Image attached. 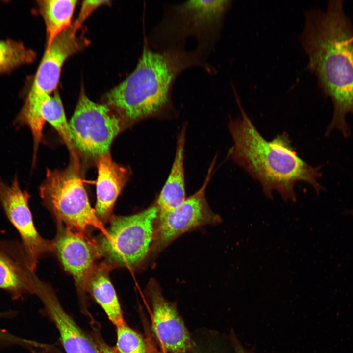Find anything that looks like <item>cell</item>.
Returning a JSON list of instances; mask_svg holds the SVG:
<instances>
[{"mask_svg":"<svg viewBox=\"0 0 353 353\" xmlns=\"http://www.w3.org/2000/svg\"><path fill=\"white\" fill-rule=\"evenodd\" d=\"M35 276L25 264L21 244L0 241V288L15 296L33 293Z\"/></svg>","mask_w":353,"mask_h":353,"instance_id":"obj_15","label":"cell"},{"mask_svg":"<svg viewBox=\"0 0 353 353\" xmlns=\"http://www.w3.org/2000/svg\"><path fill=\"white\" fill-rule=\"evenodd\" d=\"M113 268L105 262L97 264L87 285L89 291L116 326L123 323L122 309L109 272Z\"/></svg>","mask_w":353,"mask_h":353,"instance_id":"obj_17","label":"cell"},{"mask_svg":"<svg viewBox=\"0 0 353 353\" xmlns=\"http://www.w3.org/2000/svg\"><path fill=\"white\" fill-rule=\"evenodd\" d=\"M124 123L106 104L92 101L82 89L68 125L74 147L86 156L98 159L109 153L111 144Z\"/></svg>","mask_w":353,"mask_h":353,"instance_id":"obj_7","label":"cell"},{"mask_svg":"<svg viewBox=\"0 0 353 353\" xmlns=\"http://www.w3.org/2000/svg\"><path fill=\"white\" fill-rule=\"evenodd\" d=\"M233 337V345L235 353H250L236 338Z\"/></svg>","mask_w":353,"mask_h":353,"instance_id":"obj_24","label":"cell"},{"mask_svg":"<svg viewBox=\"0 0 353 353\" xmlns=\"http://www.w3.org/2000/svg\"><path fill=\"white\" fill-rule=\"evenodd\" d=\"M231 0H189L168 6L163 18L149 39L157 51L185 50L191 37L197 41L194 50L204 60L215 43Z\"/></svg>","mask_w":353,"mask_h":353,"instance_id":"obj_4","label":"cell"},{"mask_svg":"<svg viewBox=\"0 0 353 353\" xmlns=\"http://www.w3.org/2000/svg\"><path fill=\"white\" fill-rule=\"evenodd\" d=\"M108 0H85L83 2L78 16L73 25L78 30L83 23L98 7L109 4Z\"/></svg>","mask_w":353,"mask_h":353,"instance_id":"obj_22","label":"cell"},{"mask_svg":"<svg viewBox=\"0 0 353 353\" xmlns=\"http://www.w3.org/2000/svg\"><path fill=\"white\" fill-rule=\"evenodd\" d=\"M29 195L23 190L16 175L7 184L0 178V202L9 220L19 232L28 269L34 272L38 260L54 248V243L43 238L34 226L28 206Z\"/></svg>","mask_w":353,"mask_h":353,"instance_id":"obj_8","label":"cell"},{"mask_svg":"<svg viewBox=\"0 0 353 353\" xmlns=\"http://www.w3.org/2000/svg\"><path fill=\"white\" fill-rule=\"evenodd\" d=\"M241 116L231 119L228 127L233 142L229 152L233 161L261 184L269 199L277 191L286 202L296 200L294 187L304 182L317 195L324 190L319 179L322 165L313 167L299 157L286 133L266 140L257 130L242 106L234 91Z\"/></svg>","mask_w":353,"mask_h":353,"instance_id":"obj_2","label":"cell"},{"mask_svg":"<svg viewBox=\"0 0 353 353\" xmlns=\"http://www.w3.org/2000/svg\"><path fill=\"white\" fill-rule=\"evenodd\" d=\"M35 57V52L22 43L11 40H0V74L30 63Z\"/></svg>","mask_w":353,"mask_h":353,"instance_id":"obj_20","label":"cell"},{"mask_svg":"<svg viewBox=\"0 0 353 353\" xmlns=\"http://www.w3.org/2000/svg\"></svg>","mask_w":353,"mask_h":353,"instance_id":"obj_26","label":"cell"},{"mask_svg":"<svg viewBox=\"0 0 353 353\" xmlns=\"http://www.w3.org/2000/svg\"><path fill=\"white\" fill-rule=\"evenodd\" d=\"M33 294L41 300L54 323L66 353H101L98 345L65 311L51 288L37 277Z\"/></svg>","mask_w":353,"mask_h":353,"instance_id":"obj_13","label":"cell"},{"mask_svg":"<svg viewBox=\"0 0 353 353\" xmlns=\"http://www.w3.org/2000/svg\"><path fill=\"white\" fill-rule=\"evenodd\" d=\"M153 311V328L164 349L170 353H186L190 336L175 306L163 296L158 283L151 279L147 287Z\"/></svg>","mask_w":353,"mask_h":353,"instance_id":"obj_12","label":"cell"},{"mask_svg":"<svg viewBox=\"0 0 353 353\" xmlns=\"http://www.w3.org/2000/svg\"><path fill=\"white\" fill-rule=\"evenodd\" d=\"M116 327V351L118 353H147V345L142 336L125 322Z\"/></svg>","mask_w":353,"mask_h":353,"instance_id":"obj_21","label":"cell"},{"mask_svg":"<svg viewBox=\"0 0 353 353\" xmlns=\"http://www.w3.org/2000/svg\"><path fill=\"white\" fill-rule=\"evenodd\" d=\"M96 215L102 223L110 221L113 217L115 202L128 181L130 170L114 162L109 153L101 155L97 161Z\"/></svg>","mask_w":353,"mask_h":353,"instance_id":"obj_14","label":"cell"},{"mask_svg":"<svg viewBox=\"0 0 353 353\" xmlns=\"http://www.w3.org/2000/svg\"><path fill=\"white\" fill-rule=\"evenodd\" d=\"M345 213L351 215L353 216V209L346 211Z\"/></svg>","mask_w":353,"mask_h":353,"instance_id":"obj_25","label":"cell"},{"mask_svg":"<svg viewBox=\"0 0 353 353\" xmlns=\"http://www.w3.org/2000/svg\"><path fill=\"white\" fill-rule=\"evenodd\" d=\"M63 170H47L40 187L44 204L58 220L72 231L85 234L88 227L105 231L90 204L81 179L76 156Z\"/></svg>","mask_w":353,"mask_h":353,"instance_id":"obj_5","label":"cell"},{"mask_svg":"<svg viewBox=\"0 0 353 353\" xmlns=\"http://www.w3.org/2000/svg\"><path fill=\"white\" fill-rule=\"evenodd\" d=\"M77 31L71 25L47 46L25 100L40 101L56 89L64 63L88 44L86 39L77 35Z\"/></svg>","mask_w":353,"mask_h":353,"instance_id":"obj_10","label":"cell"},{"mask_svg":"<svg viewBox=\"0 0 353 353\" xmlns=\"http://www.w3.org/2000/svg\"><path fill=\"white\" fill-rule=\"evenodd\" d=\"M299 40L308 57L307 69L314 73L323 95L332 102L333 112L326 137L337 131L346 138L353 116V25L343 1H330L325 11L312 8L304 13Z\"/></svg>","mask_w":353,"mask_h":353,"instance_id":"obj_1","label":"cell"},{"mask_svg":"<svg viewBox=\"0 0 353 353\" xmlns=\"http://www.w3.org/2000/svg\"><path fill=\"white\" fill-rule=\"evenodd\" d=\"M158 215L154 203L131 215L113 217L98 244L105 262L113 268L141 266L151 252Z\"/></svg>","mask_w":353,"mask_h":353,"instance_id":"obj_6","label":"cell"},{"mask_svg":"<svg viewBox=\"0 0 353 353\" xmlns=\"http://www.w3.org/2000/svg\"><path fill=\"white\" fill-rule=\"evenodd\" d=\"M77 1L41 0L38 1L40 12L46 28L47 46L61 32L70 27Z\"/></svg>","mask_w":353,"mask_h":353,"instance_id":"obj_18","label":"cell"},{"mask_svg":"<svg viewBox=\"0 0 353 353\" xmlns=\"http://www.w3.org/2000/svg\"><path fill=\"white\" fill-rule=\"evenodd\" d=\"M54 243L58 257L64 269L71 274L81 291H87L90 277L101 256L98 244L83 234L67 228L58 222Z\"/></svg>","mask_w":353,"mask_h":353,"instance_id":"obj_11","label":"cell"},{"mask_svg":"<svg viewBox=\"0 0 353 353\" xmlns=\"http://www.w3.org/2000/svg\"><path fill=\"white\" fill-rule=\"evenodd\" d=\"M40 112L44 121L50 123L63 139L71 151V155H75L68 123L57 92L53 96L50 95L45 97L40 106Z\"/></svg>","mask_w":353,"mask_h":353,"instance_id":"obj_19","label":"cell"},{"mask_svg":"<svg viewBox=\"0 0 353 353\" xmlns=\"http://www.w3.org/2000/svg\"><path fill=\"white\" fill-rule=\"evenodd\" d=\"M185 131L183 126L177 138L171 169L155 203L159 210L158 216L176 208L186 199L184 168Z\"/></svg>","mask_w":353,"mask_h":353,"instance_id":"obj_16","label":"cell"},{"mask_svg":"<svg viewBox=\"0 0 353 353\" xmlns=\"http://www.w3.org/2000/svg\"><path fill=\"white\" fill-rule=\"evenodd\" d=\"M214 161L201 188L186 198L178 206L158 216L151 252L157 253L184 233L199 227L216 225L222 222L221 217L209 208L206 201V188L210 180Z\"/></svg>","mask_w":353,"mask_h":353,"instance_id":"obj_9","label":"cell"},{"mask_svg":"<svg viewBox=\"0 0 353 353\" xmlns=\"http://www.w3.org/2000/svg\"><path fill=\"white\" fill-rule=\"evenodd\" d=\"M205 65L194 50H153L145 36L135 68L106 94V105L128 124L160 115L171 106L178 76L189 67Z\"/></svg>","mask_w":353,"mask_h":353,"instance_id":"obj_3","label":"cell"},{"mask_svg":"<svg viewBox=\"0 0 353 353\" xmlns=\"http://www.w3.org/2000/svg\"><path fill=\"white\" fill-rule=\"evenodd\" d=\"M96 343L101 353H118L115 349L108 345L101 339L98 338Z\"/></svg>","mask_w":353,"mask_h":353,"instance_id":"obj_23","label":"cell"}]
</instances>
